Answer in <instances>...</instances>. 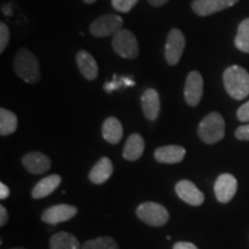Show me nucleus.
Listing matches in <instances>:
<instances>
[{"mask_svg":"<svg viewBox=\"0 0 249 249\" xmlns=\"http://www.w3.org/2000/svg\"><path fill=\"white\" fill-rule=\"evenodd\" d=\"M114 52L124 59H135L139 55V43L134 34L128 29H121L112 39Z\"/></svg>","mask_w":249,"mask_h":249,"instance_id":"39448f33","label":"nucleus"},{"mask_svg":"<svg viewBox=\"0 0 249 249\" xmlns=\"http://www.w3.org/2000/svg\"><path fill=\"white\" fill-rule=\"evenodd\" d=\"M213 189L217 200L220 203H227L234 197L238 189V181L232 174L223 173L217 178Z\"/></svg>","mask_w":249,"mask_h":249,"instance_id":"1a4fd4ad","label":"nucleus"},{"mask_svg":"<svg viewBox=\"0 0 249 249\" xmlns=\"http://www.w3.org/2000/svg\"><path fill=\"white\" fill-rule=\"evenodd\" d=\"M9 196V188L4 182H0V198L6 200Z\"/></svg>","mask_w":249,"mask_h":249,"instance_id":"2f4dec72","label":"nucleus"},{"mask_svg":"<svg viewBox=\"0 0 249 249\" xmlns=\"http://www.w3.org/2000/svg\"><path fill=\"white\" fill-rule=\"evenodd\" d=\"M235 138L240 141H249V124L238 127L234 133Z\"/></svg>","mask_w":249,"mask_h":249,"instance_id":"c85d7f7f","label":"nucleus"},{"mask_svg":"<svg viewBox=\"0 0 249 249\" xmlns=\"http://www.w3.org/2000/svg\"><path fill=\"white\" fill-rule=\"evenodd\" d=\"M121 86H124V76L118 77L116 74H114L113 80H112L111 82H107L104 85V90L107 92L111 93L112 91H114V90L119 89Z\"/></svg>","mask_w":249,"mask_h":249,"instance_id":"bb28decb","label":"nucleus"},{"mask_svg":"<svg viewBox=\"0 0 249 249\" xmlns=\"http://www.w3.org/2000/svg\"><path fill=\"white\" fill-rule=\"evenodd\" d=\"M124 20L123 18L116 14H107L96 18L90 24V33L95 37H107L116 35L118 31L123 29Z\"/></svg>","mask_w":249,"mask_h":249,"instance_id":"0eeeda50","label":"nucleus"},{"mask_svg":"<svg viewBox=\"0 0 249 249\" xmlns=\"http://www.w3.org/2000/svg\"><path fill=\"white\" fill-rule=\"evenodd\" d=\"M8 222V213L4 205H0V226H5Z\"/></svg>","mask_w":249,"mask_h":249,"instance_id":"7c9ffc66","label":"nucleus"},{"mask_svg":"<svg viewBox=\"0 0 249 249\" xmlns=\"http://www.w3.org/2000/svg\"><path fill=\"white\" fill-rule=\"evenodd\" d=\"M198 138L207 144H214L222 141L225 136V121L222 114L211 112L205 116L198 124Z\"/></svg>","mask_w":249,"mask_h":249,"instance_id":"7ed1b4c3","label":"nucleus"},{"mask_svg":"<svg viewBox=\"0 0 249 249\" xmlns=\"http://www.w3.org/2000/svg\"><path fill=\"white\" fill-rule=\"evenodd\" d=\"M113 173V164L107 157H102L89 172V180L95 185H102L111 178Z\"/></svg>","mask_w":249,"mask_h":249,"instance_id":"dca6fc26","label":"nucleus"},{"mask_svg":"<svg viewBox=\"0 0 249 249\" xmlns=\"http://www.w3.org/2000/svg\"><path fill=\"white\" fill-rule=\"evenodd\" d=\"M173 249H198L194 244L192 242H186V241H180L174 244Z\"/></svg>","mask_w":249,"mask_h":249,"instance_id":"c756f323","label":"nucleus"},{"mask_svg":"<svg viewBox=\"0 0 249 249\" xmlns=\"http://www.w3.org/2000/svg\"><path fill=\"white\" fill-rule=\"evenodd\" d=\"M61 183V177L59 174H51V176L45 177L40 181H38L35 185V187L31 191V196L33 198H43L52 194L55 189L60 186Z\"/></svg>","mask_w":249,"mask_h":249,"instance_id":"a211bd4d","label":"nucleus"},{"mask_svg":"<svg viewBox=\"0 0 249 249\" xmlns=\"http://www.w3.org/2000/svg\"><path fill=\"white\" fill-rule=\"evenodd\" d=\"M12 249H27V248H23V247H17V248H12Z\"/></svg>","mask_w":249,"mask_h":249,"instance_id":"f704fd0d","label":"nucleus"},{"mask_svg":"<svg viewBox=\"0 0 249 249\" xmlns=\"http://www.w3.org/2000/svg\"><path fill=\"white\" fill-rule=\"evenodd\" d=\"M143 151H144V140L140 134L134 133L127 139L123 150V156L124 160L134 161L141 157Z\"/></svg>","mask_w":249,"mask_h":249,"instance_id":"aec40b11","label":"nucleus"},{"mask_svg":"<svg viewBox=\"0 0 249 249\" xmlns=\"http://www.w3.org/2000/svg\"><path fill=\"white\" fill-rule=\"evenodd\" d=\"M103 138L111 144H118L121 141L124 135L123 124L117 118L110 117L104 120L102 126Z\"/></svg>","mask_w":249,"mask_h":249,"instance_id":"6ab92c4d","label":"nucleus"},{"mask_svg":"<svg viewBox=\"0 0 249 249\" xmlns=\"http://www.w3.org/2000/svg\"><path fill=\"white\" fill-rule=\"evenodd\" d=\"M234 45L239 51L244 52V53H249V18H245L239 24L234 38Z\"/></svg>","mask_w":249,"mask_h":249,"instance_id":"5701e85b","label":"nucleus"},{"mask_svg":"<svg viewBox=\"0 0 249 249\" xmlns=\"http://www.w3.org/2000/svg\"><path fill=\"white\" fill-rule=\"evenodd\" d=\"M155 160L163 164H178L183 160L186 149L181 145H164L155 150Z\"/></svg>","mask_w":249,"mask_h":249,"instance_id":"2eb2a0df","label":"nucleus"},{"mask_svg":"<svg viewBox=\"0 0 249 249\" xmlns=\"http://www.w3.org/2000/svg\"><path fill=\"white\" fill-rule=\"evenodd\" d=\"M50 249H81L75 235L68 232H58L50 239Z\"/></svg>","mask_w":249,"mask_h":249,"instance_id":"412c9836","label":"nucleus"},{"mask_svg":"<svg viewBox=\"0 0 249 249\" xmlns=\"http://www.w3.org/2000/svg\"><path fill=\"white\" fill-rule=\"evenodd\" d=\"M138 1L139 0H112V6L117 12L128 13L134 8V6L138 4Z\"/></svg>","mask_w":249,"mask_h":249,"instance_id":"393cba45","label":"nucleus"},{"mask_svg":"<svg viewBox=\"0 0 249 249\" xmlns=\"http://www.w3.org/2000/svg\"><path fill=\"white\" fill-rule=\"evenodd\" d=\"M136 214L143 223L155 227L164 226L170 219L166 208L156 202H143L136 208Z\"/></svg>","mask_w":249,"mask_h":249,"instance_id":"20e7f679","label":"nucleus"},{"mask_svg":"<svg viewBox=\"0 0 249 249\" xmlns=\"http://www.w3.org/2000/svg\"><path fill=\"white\" fill-rule=\"evenodd\" d=\"M203 95V79L197 71H193L188 74L185 83L183 96L189 107H196L201 102Z\"/></svg>","mask_w":249,"mask_h":249,"instance_id":"6e6552de","label":"nucleus"},{"mask_svg":"<svg viewBox=\"0 0 249 249\" xmlns=\"http://www.w3.org/2000/svg\"><path fill=\"white\" fill-rule=\"evenodd\" d=\"M186 46V38L178 28L171 29L165 44V60L170 66H176L182 57Z\"/></svg>","mask_w":249,"mask_h":249,"instance_id":"423d86ee","label":"nucleus"},{"mask_svg":"<svg viewBox=\"0 0 249 249\" xmlns=\"http://www.w3.org/2000/svg\"><path fill=\"white\" fill-rule=\"evenodd\" d=\"M141 105L144 117L148 120H156L160 112V93L155 89H147L141 97Z\"/></svg>","mask_w":249,"mask_h":249,"instance_id":"4468645a","label":"nucleus"},{"mask_svg":"<svg viewBox=\"0 0 249 249\" xmlns=\"http://www.w3.org/2000/svg\"><path fill=\"white\" fill-rule=\"evenodd\" d=\"M18 128V118L13 112L6 108H0V134L7 136L13 134Z\"/></svg>","mask_w":249,"mask_h":249,"instance_id":"4be33fe9","label":"nucleus"},{"mask_svg":"<svg viewBox=\"0 0 249 249\" xmlns=\"http://www.w3.org/2000/svg\"><path fill=\"white\" fill-rule=\"evenodd\" d=\"M224 88L236 101H242L249 95V73L244 67L232 65L224 71Z\"/></svg>","mask_w":249,"mask_h":249,"instance_id":"f257e3e1","label":"nucleus"},{"mask_svg":"<svg viewBox=\"0 0 249 249\" xmlns=\"http://www.w3.org/2000/svg\"><path fill=\"white\" fill-rule=\"evenodd\" d=\"M77 213V208L71 204H57L52 205L43 211V222L55 225L59 223H65L70 220Z\"/></svg>","mask_w":249,"mask_h":249,"instance_id":"9b49d317","label":"nucleus"},{"mask_svg":"<svg viewBox=\"0 0 249 249\" xmlns=\"http://www.w3.org/2000/svg\"><path fill=\"white\" fill-rule=\"evenodd\" d=\"M176 193L180 198L189 205H201L204 202V194L189 180H181L176 185Z\"/></svg>","mask_w":249,"mask_h":249,"instance_id":"ddd939ff","label":"nucleus"},{"mask_svg":"<svg viewBox=\"0 0 249 249\" xmlns=\"http://www.w3.org/2000/svg\"><path fill=\"white\" fill-rule=\"evenodd\" d=\"M9 40L8 27L4 22L0 23V52H4Z\"/></svg>","mask_w":249,"mask_h":249,"instance_id":"a878e982","label":"nucleus"},{"mask_svg":"<svg viewBox=\"0 0 249 249\" xmlns=\"http://www.w3.org/2000/svg\"><path fill=\"white\" fill-rule=\"evenodd\" d=\"M239 0H194L192 9L198 17H209L238 4Z\"/></svg>","mask_w":249,"mask_h":249,"instance_id":"9d476101","label":"nucleus"},{"mask_svg":"<svg viewBox=\"0 0 249 249\" xmlns=\"http://www.w3.org/2000/svg\"><path fill=\"white\" fill-rule=\"evenodd\" d=\"M76 64L85 79L92 81L98 76V65L89 52L83 51V50L77 52Z\"/></svg>","mask_w":249,"mask_h":249,"instance_id":"f3484780","label":"nucleus"},{"mask_svg":"<svg viewBox=\"0 0 249 249\" xmlns=\"http://www.w3.org/2000/svg\"><path fill=\"white\" fill-rule=\"evenodd\" d=\"M52 161L45 154L39 151L28 152L22 157V165L31 174H44L51 167Z\"/></svg>","mask_w":249,"mask_h":249,"instance_id":"f8f14e48","label":"nucleus"},{"mask_svg":"<svg viewBox=\"0 0 249 249\" xmlns=\"http://www.w3.org/2000/svg\"><path fill=\"white\" fill-rule=\"evenodd\" d=\"M14 71L17 75L27 83H37L40 80L39 62L36 55L26 48L20 49L14 58Z\"/></svg>","mask_w":249,"mask_h":249,"instance_id":"f03ea898","label":"nucleus"},{"mask_svg":"<svg viewBox=\"0 0 249 249\" xmlns=\"http://www.w3.org/2000/svg\"><path fill=\"white\" fill-rule=\"evenodd\" d=\"M81 249H119V246L111 236H101L86 241Z\"/></svg>","mask_w":249,"mask_h":249,"instance_id":"b1692460","label":"nucleus"},{"mask_svg":"<svg viewBox=\"0 0 249 249\" xmlns=\"http://www.w3.org/2000/svg\"><path fill=\"white\" fill-rule=\"evenodd\" d=\"M236 118L242 123H249V101L242 104L236 111Z\"/></svg>","mask_w":249,"mask_h":249,"instance_id":"cd10ccee","label":"nucleus"},{"mask_svg":"<svg viewBox=\"0 0 249 249\" xmlns=\"http://www.w3.org/2000/svg\"><path fill=\"white\" fill-rule=\"evenodd\" d=\"M83 1L87 2V4H92V2H95L96 0H83Z\"/></svg>","mask_w":249,"mask_h":249,"instance_id":"72a5a7b5","label":"nucleus"},{"mask_svg":"<svg viewBox=\"0 0 249 249\" xmlns=\"http://www.w3.org/2000/svg\"><path fill=\"white\" fill-rule=\"evenodd\" d=\"M149 4L151 6H154V7H160V6H163L166 4L169 0H148Z\"/></svg>","mask_w":249,"mask_h":249,"instance_id":"473e14b6","label":"nucleus"}]
</instances>
